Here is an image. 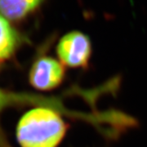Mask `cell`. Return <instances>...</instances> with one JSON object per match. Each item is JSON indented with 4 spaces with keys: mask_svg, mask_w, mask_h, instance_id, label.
<instances>
[{
    "mask_svg": "<svg viewBox=\"0 0 147 147\" xmlns=\"http://www.w3.org/2000/svg\"><path fill=\"white\" fill-rule=\"evenodd\" d=\"M66 131L67 124L55 110L37 107L21 117L16 137L21 147H57Z\"/></svg>",
    "mask_w": 147,
    "mask_h": 147,
    "instance_id": "cell-1",
    "label": "cell"
},
{
    "mask_svg": "<svg viewBox=\"0 0 147 147\" xmlns=\"http://www.w3.org/2000/svg\"><path fill=\"white\" fill-rule=\"evenodd\" d=\"M57 53L61 61L69 67L87 68L92 53V42L82 32H69L60 39Z\"/></svg>",
    "mask_w": 147,
    "mask_h": 147,
    "instance_id": "cell-2",
    "label": "cell"
},
{
    "mask_svg": "<svg viewBox=\"0 0 147 147\" xmlns=\"http://www.w3.org/2000/svg\"><path fill=\"white\" fill-rule=\"evenodd\" d=\"M65 75L63 65L51 57L38 58L30 72V82L36 89L48 91L57 88Z\"/></svg>",
    "mask_w": 147,
    "mask_h": 147,
    "instance_id": "cell-3",
    "label": "cell"
},
{
    "mask_svg": "<svg viewBox=\"0 0 147 147\" xmlns=\"http://www.w3.org/2000/svg\"><path fill=\"white\" fill-rule=\"evenodd\" d=\"M43 0H0V13L10 20H20L35 10Z\"/></svg>",
    "mask_w": 147,
    "mask_h": 147,
    "instance_id": "cell-4",
    "label": "cell"
},
{
    "mask_svg": "<svg viewBox=\"0 0 147 147\" xmlns=\"http://www.w3.org/2000/svg\"><path fill=\"white\" fill-rule=\"evenodd\" d=\"M20 42L19 34L0 13V62L10 57Z\"/></svg>",
    "mask_w": 147,
    "mask_h": 147,
    "instance_id": "cell-5",
    "label": "cell"
},
{
    "mask_svg": "<svg viewBox=\"0 0 147 147\" xmlns=\"http://www.w3.org/2000/svg\"><path fill=\"white\" fill-rule=\"evenodd\" d=\"M34 100L37 102L40 101L38 99H34L29 96H17V95L8 94L5 92H3V90L0 89V114L4 108L11 104H14L17 102L35 103L34 102ZM0 147H11L9 144L7 143V141L6 140L1 128H0Z\"/></svg>",
    "mask_w": 147,
    "mask_h": 147,
    "instance_id": "cell-6",
    "label": "cell"
}]
</instances>
